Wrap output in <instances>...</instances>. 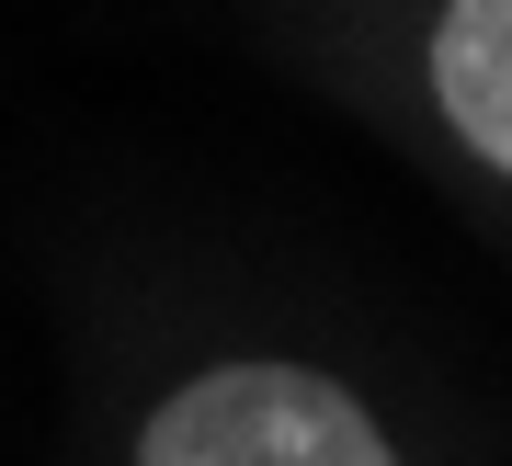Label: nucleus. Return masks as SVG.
<instances>
[{
  "instance_id": "1",
  "label": "nucleus",
  "mask_w": 512,
  "mask_h": 466,
  "mask_svg": "<svg viewBox=\"0 0 512 466\" xmlns=\"http://www.w3.org/2000/svg\"><path fill=\"white\" fill-rule=\"evenodd\" d=\"M137 466H399V455H387V432L330 376H296V364H217L205 387L160 398Z\"/></svg>"
},
{
  "instance_id": "2",
  "label": "nucleus",
  "mask_w": 512,
  "mask_h": 466,
  "mask_svg": "<svg viewBox=\"0 0 512 466\" xmlns=\"http://www.w3.org/2000/svg\"><path fill=\"white\" fill-rule=\"evenodd\" d=\"M433 91L478 160L512 171V0H444L433 23Z\"/></svg>"
}]
</instances>
